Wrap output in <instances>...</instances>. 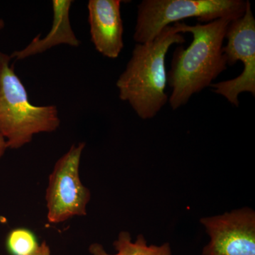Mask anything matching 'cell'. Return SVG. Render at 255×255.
Here are the masks:
<instances>
[{"instance_id":"3","label":"cell","mask_w":255,"mask_h":255,"mask_svg":"<svg viewBox=\"0 0 255 255\" xmlns=\"http://www.w3.org/2000/svg\"><path fill=\"white\" fill-rule=\"evenodd\" d=\"M11 60L0 51V134L8 148L18 149L36 134L54 132L60 119L56 106L32 105Z\"/></svg>"},{"instance_id":"7","label":"cell","mask_w":255,"mask_h":255,"mask_svg":"<svg viewBox=\"0 0 255 255\" xmlns=\"http://www.w3.org/2000/svg\"><path fill=\"white\" fill-rule=\"evenodd\" d=\"M210 238L202 255H255V212L249 207L202 218Z\"/></svg>"},{"instance_id":"8","label":"cell","mask_w":255,"mask_h":255,"mask_svg":"<svg viewBox=\"0 0 255 255\" xmlns=\"http://www.w3.org/2000/svg\"><path fill=\"white\" fill-rule=\"evenodd\" d=\"M120 0H90L87 4L91 40L96 50L116 59L124 47Z\"/></svg>"},{"instance_id":"13","label":"cell","mask_w":255,"mask_h":255,"mask_svg":"<svg viewBox=\"0 0 255 255\" xmlns=\"http://www.w3.org/2000/svg\"><path fill=\"white\" fill-rule=\"evenodd\" d=\"M7 145H6V142L5 140L4 137L0 134V159L2 157L7 149Z\"/></svg>"},{"instance_id":"4","label":"cell","mask_w":255,"mask_h":255,"mask_svg":"<svg viewBox=\"0 0 255 255\" xmlns=\"http://www.w3.org/2000/svg\"><path fill=\"white\" fill-rule=\"evenodd\" d=\"M246 4L243 0H143L137 6L133 39L148 43L166 26L188 18L209 23L220 18L234 21L243 16Z\"/></svg>"},{"instance_id":"2","label":"cell","mask_w":255,"mask_h":255,"mask_svg":"<svg viewBox=\"0 0 255 255\" xmlns=\"http://www.w3.org/2000/svg\"><path fill=\"white\" fill-rule=\"evenodd\" d=\"M186 39L175 24L164 27L153 41L136 43L127 68L119 76V98L128 102L140 119H151L168 102L165 56L171 46Z\"/></svg>"},{"instance_id":"5","label":"cell","mask_w":255,"mask_h":255,"mask_svg":"<svg viewBox=\"0 0 255 255\" xmlns=\"http://www.w3.org/2000/svg\"><path fill=\"white\" fill-rule=\"evenodd\" d=\"M85 142L73 145L55 163L49 177L46 201L48 221L60 223L87 215L91 192L82 183L80 165Z\"/></svg>"},{"instance_id":"10","label":"cell","mask_w":255,"mask_h":255,"mask_svg":"<svg viewBox=\"0 0 255 255\" xmlns=\"http://www.w3.org/2000/svg\"><path fill=\"white\" fill-rule=\"evenodd\" d=\"M114 248L117 253L108 254L105 248L99 243H93L89 248L92 255H172L169 243L161 246L147 245L145 236L138 235L135 242L132 241L131 236L127 231L119 233L118 239L114 241Z\"/></svg>"},{"instance_id":"14","label":"cell","mask_w":255,"mask_h":255,"mask_svg":"<svg viewBox=\"0 0 255 255\" xmlns=\"http://www.w3.org/2000/svg\"><path fill=\"white\" fill-rule=\"evenodd\" d=\"M5 26V23L4 20L0 18V30L3 29Z\"/></svg>"},{"instance_id":"1","label":"cell","mask_w":255,"mask_h":255,"mask_svg":"<svg viewBox=\"0 0 255 255\" xmlns=\"http://www.w3.org/2000/svg\"><path fill=\"white\" fill-rule=\"evenodd\" d=\"M231 21L220 18L194 26L174 23L180 33H191L193 41L187 48H176L167 73V83L172 89L168 100L172 110L187 105L193 95L211 86L227 69L223 44Z\"/></svg>"},{"instance_id":"6","label":"cell","mask_w":255,"mask_h":255,"mask_svg":"<svg viewBox=\"0 0 255 255\" xmlns=\"http://www.w3.org/2000/svg\"><path fill=\"white\" fill-rule=\"evenodd\" d=\"M226 38L228 43L223 47V53L227 65L233 66L240 60L244 65V70L238 78L211 84L210 87L214 88L215 93L223 96L238 107L240 94L248 92L255 96V19L249 0H247L243 16L228 25Z\"/></svg>"},{"instance_id":"12","label":"cell","mask_w":255,"mask_h":255,"mask_svg":"<svg viewBox=\"0 0 255 255\" xmlns=\"http://www.w3.org/2000/svg\"><path fill=\"white\" fill-rule=\"evenodd\" d=\"M31 255H50L49 246H48L46 241H43L41 245H39L36 251Z\"/></svg>"},{"instance_id":"11","label":"cell","mask_w":255,"mask_h":255,"mask_svg":"<svg viewBox=\"0 0 255 255\" xmlns=\"http://www.w3.org/2000/svg\"><path fill=\"white\" fill-rule=\"evenodd\" d=\"M38 247L36 235L28 228H15L6 237V248L11 255H31Z\"/></svg>"},{"instance_id":"9","label":"cell","mask_w":255,"mask_h":255,"mask_svg":"<svg viewBox=\"0 0 255 255\" xmlns=\"http://www.w3.org/2000/svg\"><path fill=\"white\" fill-rule=\"evenodd\" d=\"M73 2L72 0H53L52 1L53 17L51 29L44 38L37 36L27 46L11 53L10 55L11 60L26 59L44 53L59 45L72 47L80 46V41L74 33L70 23V11Z\"/></svg>"}]
</instances>
